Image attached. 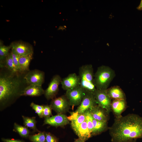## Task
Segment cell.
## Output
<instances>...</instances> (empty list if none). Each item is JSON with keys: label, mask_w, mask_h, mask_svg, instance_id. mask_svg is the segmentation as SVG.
<instances>
[{"label": "cell", "mask_w": 142, "mask_h": 142, "mask_svg": "<svg viewBox=\"0 0 142 142\" xmlns=\"http://www.w3.org/2000/svg\"><path fill=\"white\" fill-rule=\"evenodd\" d=\"M109 130L112 142H126L142 139V117L131 114L115 118Z\"/></svg>", "instance_id": "1"}, {"label": "cell", "mask_w": 142, "mask_h": 142, "mask_svg": "<svg viewBox=\"0 0 142 142\" xmlns=\"http://www.w3.org/2000/svg\"><path fill=\"white\" fill-rule=\"evenodd\" d=\"M17 73L1 74L0 105L2 110L12 104L19 96L22 91V81Z\"/></svg>", "instance_id": "2"}, {"label": "cell", "mask_w": 142, "mask_h": 142, "mask_svg": "<svg viewBox=\"0 0 142 142\" xmlns=\"http://www.w3.org/2000/svg\"><path fill=\"white\" fill-rule=\"evenodd\" d=\"M80 86L85 93L94 94L96 90L94 81L93 68L91 64H85L79 69Z\"/></svg>", "instance_id": "3"}, {"label": "cell", "mask_w": 142, "mask_h": 142, "mask_svg": "<svg viewBox=\"0 0 142 142\" xmlns=\"http://www.w3.org/2000/svg\"><path fill=\"white\" fill-rule=\"evenodd\" d=\"M115 75L114 71L108 66L103 65L98 67L94 74L96 89L99 90L107 89Z\"/></svg>", "instance_id": "4"}, {"label": "cell", "mask_w": 142, "mask_h": 142, "mask_svg": "<svg viewBox=\"0 0 142 142\" xmlns=\"http://www.w3.org/2000/svg\"><path fill=\"white\" fill-rule=\"evenodd\" d=\"M50 105L57 114L65 113L68 111L70 106L65 95L52 99Z\"/></svg>", "instance_id": "5"}, {"label": "cell", "mask_w": 142, "mask_h": 142, "mask_svg": "<svg viewBox=\"0 0 142 142\" xmlns=\"http://www.w3.org/2000/svg\"><path fill=\"white\" fill-rule=\"evenodd\" d=\"M85 93L84 90L79 86L66 91L65 95L70 106L73 107L80 105Z\"/></svg>", "instance_id": "6"}, {"label": "cell", "mask_w": 142, "mask_h": 142, "mask_svg": "<svg viewBox=\"0 0 142 142\" xmlns=\"http://www.w3.org/2000/svg\"><path fill=\"white\" fill-rule=\"evenodd\" d=\"M97 104L109 114L111 111V99L106 90L96 89L94 94Z\"/></svg>", "instance_id": "7"}, {"label": "cell", "mask_w": 142, "mask_h": 142, "mask_svg": "<svg viewBox=\"0 0 142 142\" xmlns=\"http://www.w3.org/2000/svg\"><path fill=\"white\" fill-rule=\"evenodd\" d=\"M62 79L58 75H56L53 77L48 87L44 91V94L47 100H52L56 98L59 91V86L61 84Z\"/></svg>", "instance_id": "8"}, {"label": "cell", "mask_w": 142, "mask_h": 142, "mask_svg": "<svg viewBox=\"0 0 142 142\" xmlns=\"http://www.w3.org/2000/svg\"><path fill=\"white\" fill-rule=\"evenodd\" d=\"M44 73L42 71L35 69L29 71L24 79L29 85L42 86L44 81Z\"/></svg>", "instance_id": "9"}, {"label": "cell", "mask_w": 142, "mask_h": 142, "mask_svg": "<svg viewBox=\"0 0 142 142\" xmlns=\"http://www.w3.org/2000/svg\"><path fill=\"white\" fill-rule=\"evenodd\" d=\"M97 105L94 94L86 93L80 104L75 111L83 114L86 110L91 109Z\"/></svg>", "instance_id": "10"}, {"label": "cell", "mask_w": 142, "mask_h": 142, "mask_svg": "<svg viewBox=\"0 0 142 142\" xmlns=\"http://www.w3.org/2000/svg\"><path fill=\"white\" fill-rule=\"evenodd\" d=\"M44 125L48 124L55 127H63L69 123L68 116L64 114H59L44 118Z\"/></svg>", "instance_id": "11"}, {"label": "cell", "mask_w": 142, "mask_h": 142, "mask_svg": "<svg viewBox=\"0 0 142 142\" xmlns=\"http://www.w3.org/2000/svg\"><path fill=\"white\" fill-rule=\"evenodd\" d=\"M80 82L79 75L73 73L62 79L61 84L62 88L66 91L80 86Z\"/></svg>", "instance_id": "12"}, {"label": "cell", "mask_w": 142, "mask_h": 142, "mask_svg": "<svg viewBox=\"0 0 142 142\" xmlns=\"http://www.w3.org/2000/svg\"><path fill=\"white\" fill-rule=\"evenodd\" d=\"M12 50L20 57L33 53L32 48L26 43L21 42L12 43L10 45Z\"/></svg>", "instance_id": "13"}, {"label": "cell", "mask_w": 142, "mask_h": 142, "mask_svg": "<svg viewBox=\"0 0 142 142\" xmlns=\"http://www.w3.org/2000/svg\"><path fill=\"white\" fill-rule=\"evenodd\" d=\"M127 107L126 99H113L111 103V109L115 118L122 116V113Z\"/></svg>", "instance_id": "14"}, {"label": "cell", "mask_w": 142, "mask_h": 142, "mask_svg": "<svg viewBox=\"0 0 142 142\" xmlns=\"http://www.w3.org/2000/svg\"><path fill=\"white\" fill-rule=\"evenodd\" d=\"M90 112L94 119L108 122L109 119V114L104 109L99 106H95L91 109Z\"/></svg>", "instance_id": "15"}, {"label": "cell", "mask_w": 142, "mask_h": 142, "mask_svg": "<svg viewBox=\"0 0 142 142\" xmlns=\"http://www.w3.org/2000/svg\"><path fill=\"white\" fill-rule=\"evenodd\" d=\"M44 91L42 86L29 85L22 91L21 96H39L44 94Z\"/></svg>", "instance_id": "16"}, {"label": "cell", "mask_w": 142, "mask_h": 142, "mask_svg": "<svg viewBox=\"0 0 142 142\" xmlns=\"http://www.w3.org/2000/svg\"><path fill=\"white\" fill-rule=\"evenodd\" d=\"M74 131L78 138L83 142H85L92 136L85 120Z\"/></svg>", "instance_id": "17"}, {"label": "cell", "mask_w": 142, "mask_h": 142, "mask_svg": "<svg viewBox=\"0 0 142 142\" xmlns=\"http://www.w3.org/2000/svg\"><path fill=\"white\" fill-rule=\"evenodd\" d=\"M68 118L71 122V126L73 130L85 120L84 114H79L75 111L70 112V115Z\"/></svg>", "instance_id": "18"}, {"label": "cell", "mask_w": 142, "mask_h": 142, "mask_svg": "<svg viewBox=\"0 0 142 142\" xmlns=\"http://www.w3.org/2000/svg\"><path fill=\"white\" fill-rule=\"evenodd\" d=\"M108 122L93 120V129L92 136L99 135L109 129Z\"/></svg>", "instance_id": "19"}, {"label": "cell", "mask_w": 142, "mask_h": 142, "mask_svg": "<svg viewBox=\"0 0 142 142\" xmlns=\"http://www.w3.org/2000/svg\"><path fill=\"white\" fill-rule=\"evenodd\" d=\"M106 91L111 99H126L125 93L118 86H116L111 87L107 89Z\"/></svg>", "instance_id": "20"}, {"label": "cell", "mask_w": 142, "mask_h": 142, "mask_svg": "<svg viewBox=\"0 0 142 142\" xmlns=\"http://www.w3.org/2000/svg\"><path fill=\"white\" fill-rule=\"evenodd\" d=\"M33 54H31L19 58V62L21 72L29 71V66L30 63L33 58Z\"/></svg>", "instance_id": "21"}, {"label": "cell", "mask_w": 142, "mask_h": 142, "mask_svg": "<svg viewBox=\"0 0 142 142\" xmlns=\"http://www.w3.org/2000/svg\"><path fill=\"white\" fill-rule=\"evenodd\" d=\"M0 67L1 68L5 67L12 72L17 73L16 69L11 52L9 53L6 56Z\"/></svg>", "instance_id": "22"}, {"label": "cell", "mask_w": 142, "mask_h": 142, "mask_svg": "<svg viewBox=\"0 0 142 142\" xmlns=\"http://www.w3.org/2000/svg\"><path fill=\"white\" fill-rule=\"evenodd\" d=\"M25 126L32 129L34 131L40 132L36 127V117H30L22 116Z\"/></svg>", "instance_id": "23"}, {"label": "cell", "mask_w": 142, "mask_h": 142, "mask_svg": "<svg viewBox=\"0 0 142 142\" xmlns=\"http://www.w3.org/2000/svg\"><path fill=\"white\" fill-rule=\"evenodd\" d=\"M13 130L18 133L21 137L25 138L29 137L30 133V131L27 127L19 125L16 123L14 124Z\"/></svg>", "instance_id": "24"}, {"label": "cell", "mask_w": 142, "mask_h": 142, "mask_svg": "<svg viewBox=\"0 0 142 142\" xmlns=\"http://www.w3.org/2000/svg\"><path fill=\"white\" fill-rule=\"evenodd\" d=\"M29 138L32 142H45V132L40 131L37 134L29 135Z\"/></svg>", "instance_id": "25"}, {"label": "cell", "mask_w": 142, "mask_h": 142, "mask_svg": "<svg viewBox=\"0 0 142 142\" xmlns=\"http://www.w3.org/2000/svg\"><path fill=\"white\" fill-rule=\"evenodd\" d=\"M83 114L85 116V120L87 124L88 128L92 134L93 129V119L91 115L90 109L86 110Z\"/></svg>", "instance_id": "26"}, {"label": "cell", "mask_w": 142, "mask_h": 142, "mask_svg": "<svg viewBox=\"0 0 142 142\" xmlns=\"http://www.w3.org/2000/svg\"><path fill=\"white\" fill-rule=\"evenodd\" d=\"M11 48V45L6 46L4 45H0V65H2L6 57L9 53V52Z\"/></svg>", "instance_id": "27"}, {"label": "cell", "mask_w": 142, "mask_h": 142, "mask_svg": "<svg viewBox=\"0 0 142 142\" xmlns=\"http://www.w3.org/2000/svg\"><path fill=\"white\" fill-rule=\"evenodd\" d=\"M30 106L35 111L40 118H43V113L44 108L43 105H39L32 102Z\"/></svg>", "instance_id": "28"}, {"label": "cell", "mask_w": 142, "mask_h": 142, "mask_svg": "<svg viewBox=\"0 0 142 142\" xmlns=\"http://www.w3.org/2000/svg\"><path fill=\"white\" fill-rule=\"evenodd\" d=\"M11 52L12 56L16 71L17 73H21V69L19 62V59L20 57L12 50H11Z\"/></svg>", "instance_id": "29"}, {"label": "cell", "mask_w": 142, "mask_h": 142, "mask_svg": "<svg viewBox=\"0 0 142 142\" xmlns=\"http://www.w3.org/2000/svg\"><path fill=\"white\" fill-rule=\"evenodd\" d=\"M44 108L43 111V117H50L52 116V109L50 105H43Z\"/></svg>", "instance_id": "30"}, {"label": "cell", "mask_w": 142, "mask_h": 142, "mask_svg": "<svg viewBox=\"0 0 142 142\" xmlns=\"http://www.w3.org/2000/svg\"><path fill=\"white\" fill-rule=\"evenodd\" d=\"M45 142H58V139L50 133L45 132Z\"/></svg>", "instance_id": "31"}, {"label": "cell", "mask_w": 142, "mask_h": 142, "mask_svg": "<svg viewBox=\"0 0 142 142\" xmlns=\"http://www.w3.org/2000/svg\"><path fill=\"white\" fill-rule=\"evenodd\" d=\"M2 141L4 142H25V141L18 139L2 138Z\"/></svg>", "instance_id": "32"}, {"label": "cell", "mask_w": 142, "mask_h": 142, "mask_svg": "<svg viewBox=\"0 0 142 142\" xmlns=\"http://www.w3.org/2000/svg\"><path fill=\"white\" fill-rule=\"evenodd\" d=\"M67 27L65 26H60L58 28V30H60L62 31L66 30Z\"/></svg>", "instance_id": "33"}, {"label": "cell", "mask_w": 142, "mask_h": 142, "mask_svg": "<svg viewBox=\"0 0 142 142\" xmlns=\"http://www.w3.org/2000/svg\"><path fill=\"white\" fill-rule=\"evenodd\" d=\"M136 9L139 10H142V0H141L139 5L136 7Z\"/></svg>", "instance_id": "34"}, {"label": "cell", "mask_w": 142, "mask_h": 142, "mask_svg": "<svg viewBox=\"0 0 142 142\" xmlns=\"http://www.w3.org/2000/svg\"><path fill=\"white\" fill-rule=\"evenodd\" d=\"M73 142H83L79 138L75 139Z\"/></svg>", "instance_id": "35"}, {"label": "cell", "mask_w": 142, "mask_h": 142, "mask_svg": "<svg viewBox=\"0 0 142 142\" xmlns=\"http://www.w3.org/2000/svg\"><path fill=\"white\" fill-rule=\"evenodd\" d=\"M136 139H134L130 140L126 142H137Z\"/></svg>", "instance_id": "36"}]
</instances>
